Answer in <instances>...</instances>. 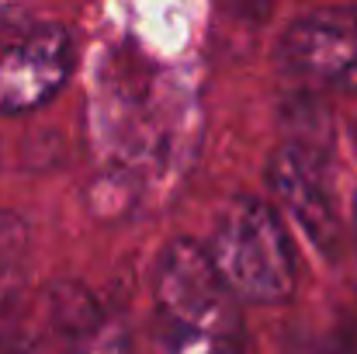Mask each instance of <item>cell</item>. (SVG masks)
Returning a JSON list of instances; mask_svg holds the SVG:
<instances>
[{
    "mask_svg": "<svg viewBox=\"0 0 357 354\" xmlns=\"http://www.w3.org/2000/svg\"><path fill=\"white\" fill-rule=\"evenodd\" d=\"M271 188H274V198L281 202V209L302 226V233L323 253L337 246L340 223H337V209L330 198V184H326L319 153H312L309 146H298V142L284 146L271 163Z\"/></svg>",
    "mask_w": 357,
    "mask_h": 354,
    "instance_id": "5",
    "label": "cell"
},
{
    "mask_svg": "<svg viewBox=\"0 0 357 354\" xmlns=\"http://www.w3.org/2000/svg\"><path fill=\"white\" fill-rule=\"evenodd\" d=\"M73 66L66 28L38 24L0 38V112H31L59 94Z\"/></svg>",
    "mask_w": 357,
    "mask_h": 354,
    "instance_id": "3",
    "label": "cell"
},
{
    "mask_svg": "<svg viewBox=\"0 0 357 354\" xmlns=\"http://www.w3.org/2000/svg\"><path fill=\"white\" fill-rule=\"evenodd\" d=\"M73 354H128V334L119 320L101 316L98 309L77 323V348Z\"/></svg>",
    "mask_w": 357,
    "mask_h": 354,
    "instance_id": "7",
    "label": "cell"
},
{
    "mask_svg": "<svg viewBox=\"0 0 357 354\" xmlns=\"http://www.w3.org/2000/svg\"><path fill=\"white\" fill-rule=\"evenodd\" d=\"M229 292L246 302H281L295 288V253L278 212L239 198L222 216L208 250Z\"/></svg>",
    "mask_w": 357,
    "mask_h": 354,
    "instance_id": "2",
    "label": "cell"
},
{
    "mask_svg": "<svg viewBox=\"0 0 357 354\" xmlns=\"http://www.w3.org/2000/svg\"><path fill=\"white\" fill-rule=\"evenodd\" d=\"M3 3H7V0H0V7H3Z\"/></svg>",
    "mask_w": 357,
    "mask_h": 354,
    "instance_id": "9",
    "label": "cell"
},
{
    "mask_svg": "<svg viewBox=\"0 0 357 354\" xmlns=\"http://www.w3.org/2000/svg\"><path fill=\"white\" fill-rule=\"evenodd\" d=\"M24 260H28V230L17 216L0 212V306H7L21 281H24Z\"/></svg>",
    "mask_w": 357,
    "mask_h": 354,
    "instance_id": "6",
    "label": "cell"
},
{
    "mask_svg": "<svg viewBox=\"0 0 357 354\" xmlns=\"http://www.w3.org/2000/svg\"><path fill=\"white\" fill-rule=\"evenodd\" d=\"M156 341L243 348L236 295L215 271L208 250L191 239H174L163 250L156 264Z\"/></svg>",
    "mask_w": 357,
    "mask_h": 354,
    "instance_id": "1",
    "label": "cell"
},
{
    "mask_svg": "<svg viewBox=\"0 0 357 354\" xmlns=\"http://www.w3.org/2000/svg\"><path fill=\"white\" fill-rule=\"evenodd\" d=\"M281 66L305 84L351 87L357 80V17L316 10L295 21L281 38Z\"/></svg>",
    "mask_w": 357,
    "mask_h": 354,
    "instance_id": "4",
    "label": "cell"
},
{
    "mask_svg": "<svg viewBox=\"0 0 357 354\" xmlns=\"http://www.w3.org/2000/svg\"><path fill=\"white\" fill-rule=\"evenodd\" d=\"M0 354H35L31 348H24V344H14V341H3L0 344Z\"/></svg>",
    "mask_w": 357,
    "mask_h": 354,
    "instance_id": "8",
    "label": "cell"
}]
</instances>
